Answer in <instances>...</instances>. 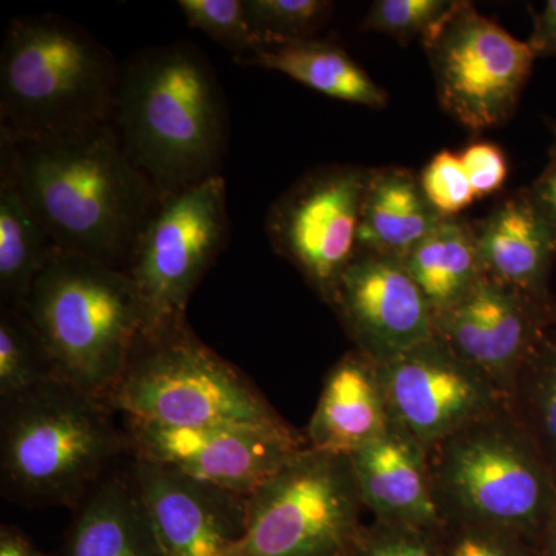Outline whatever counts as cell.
Masks as SVG:
<instances>
[{
  "instance_id": "11",
  "label": "cell",
  "mask_w": 556,
  "mask_h": 556,
  "mask_svg": "<svg viewBox=\"0 0 556 556\" xmlns=\"http://www.w3.org/2000/svg\"><path fill=\"white\" fill-rule=\"evenodd\" d=\"M368 167L325 166L298 179L266 217L270 247L331 306L340 278L358 254Z\"/></svg>"
},
{
  "instance_id": "5",
  "label": "cell",
  "mask_w": 556,
  "mask_h": 556,
  "mask_svg": "<svg viewBox=\"0 0 556 556\" xmlns=\"http://www.w3.org/2000/svg\"><path fill=\"white\" fill-rule=\"evenodd\" d=\"M427 450L444 526L500 530L536 551L556 507V475L510 405Z\"/></svg>"
},
{
  "instance_id": "6",
  "label": "cell",
  "mask_w": 556,
  "mask_h": 556,
  "mask_svg": "<svg viewBox=\"0 0 556 556\" xmlns=\"http://www.w3.org/2000/svg\"><path fill=\"white\" fill-rule=\"evenodd\" d=\"M22 311L58 378L101 401L123 376L148 325L129 274L58 249Z\"/></svg>"
},
{
  "instance_id": "22",
  "label": "cell",
  "mask_w": 556,
  "mask_h": 556,
  "mask_svg": "<svg viewBox=\"0 0 556 556\" xmlns=\"http://www.w3.org/2000/svg\"><path fill=\"white\" fill-rule=\"evenodd\" d=\"M240 65L283 73L303 86L334 100L383 109L388 93L342 47L327 40H303L278 49H263L237 60Z\"/></svg>"
},
{
  "instance_id": "2",
  "label": "cell",
  "mask_w": 556,
  "mask_h": 556,
  "mask_svg": "<svg viewBox=\"0 0 556 556\" xmlns=\"http://www.w3.org/2000/svg\"><path fill=\"white\" fill-rule=\"evenodd\" d=\"M110 124L163 200L222 175L225 93L206 54L188 42L149 47L121 65Z\"/></svg>"
},
{
  "instance_id": "9",
  "label": "cell",
  "mask_w": 556,
  "mask_h": 556,
  "mask_svg": "<svg viewBox=\"0 0 556 556\" xmlns=\"http://www.w3.org/2000/svg\"><path fill=\"white\" fill-rule=\"evenodd\" d=\"M439 104L470 131L503 126L514 116L536 54L466 0L422 42Z\"/></svg>"
},
{
  "instance_id": "29",
  "label": "cell",
  "mask_w": 556,
  "mask_h": 556,
  "mask_svg": "<svg viewBox=\"0 0 556 556\" xmlns=\"http://www.w3.org/2000/svg\"><path fill=\"white\" fill-rule=\"evenodd\" d=\"M178 7L190 27L204 33L223 49L232 51L236 60L263 50L249 27L244 0H181Z\"/></svg>"
},
{
  "instance_id": "21",
  "label": "cell",
  "mask_w": 556,
  "mask_h": 556,
  "mask_svg": "<svg viewBox=\"0 0 556 556\" xmlns=\"http://www.w3.org/2000/svg\"><path fill=\"white\" fill-rule=\"evenodd\" d=\"M442 219L412 170L371 169L362 203L358 251L404 260Z\"/></svg>"
},
{
  "instance_id": "37",
  "label": "cell",
  "mask_w": 556,
  "mask_h": 556,
  "mask_svg": "<svg viewBox=\"0 0 556 556\" xmlns=\"http://www.w3.org/2000/svg\"><path fill=\"white\" fill-rule=\"evenodd\" d=\"M538 556H556V507L536 546Z\"/></svg>"
},
{
  "instance_id": "31",
  "label": "cell",
  "mask_w": 556,
  "mask_h": 556,
  "mask_svg": "<svg viewBox=\"0 0 556 556\" xmlns=\"http://www.w3.org/2000/svg\"><path fill=\"white\" fill-rule=\"evenodd\" d=\"M348 556H444V552L439 532L375 521L364 526Z\"/></svg>"
},
{
  "instance_id": "7",
  "label": "cell",
  "mask_w": 556,
  "mask_h": 556,
  "mask_svg": "<svg viewBox=\"0 0 556 556\" xmlns=\"http://www.w3.org/2000/svg\"><path fill=\"white\" fill-rule=\"evenodd\" d=\"M104 402L161 426L291 428L239 369L197 338L186 318L142 332Z\"/></svg>"
},
{
  "instance_id": "24",
  "label": "cell",
  "mask_w": 556,
  "mask_h": 556,
  "mask_svg": "<svg viewBox=\"0 0 556 556\" xmlns=\"http://www.w3.org/2000/svg\"><path fill=\"white\" fill-rule=\"evenodd\" d=\"M56 251L9 167L0 164V302L22 309Z\"/></svg>"
},
{
  "instance_id": "34",
  "label": "cell",
  "mask_w": 556,
  "mask_h": 556,
  "mask_svg": "<svg viewBox=\"0 0 556 556\" xmlns=\"http://www.w3.org/2000/svg\"><path fill=\"white\" fill-rule=\"evenodd\" d=\"M527 42L536 58L556 56V0H547L533 13V30Z\"/></svg>"
},
{
  "instance_id": "25",
  "label": "cell",
  "mask_w": 556,
  "mask_h": 556,
  "mask_svg": "<svg viewBox=\"0 0 556 556\" xmlns=\"http://www.w3.org/2000/svg\"><path fill=\"white\" fill-rule=\"evenodd\" d=\"M508 405L556 475V336L547 332L522 368Z\"/></svg>"
},
{
  "instance_id": "4",
  "label": "cell",
  "mask_w": 556,
  "mask_h": 556,
  "mask_svg": "<svg viewBox=\"0 0 556 556\" xmlns=\"http://www.w3.org/2000/svg\"><path fill=\"white\" fill-rule=\"evenodd\" d=\"M119 76L115 56L72 21H13L0 54V135L50 138L110 124Z\"/></svg>"
},
{
  "instance_id": "39",
  "label": "cell",
  "mask_w": 556,
  "mask_h": 556,
  "mask_svg": "<svg viewBox=\"0 0 556 556\" xmlns=\"http://www.w3.org/2000/svg\"><path fill=\"white\" fill-rule=\"evenodd\" d=\"M552 321H554V325H556V302H554V305H552Z\"/></svg>"
},
{
  "instance_id": "20",
  "label": "cell",
  "mask_w": 556,
  "mask_h": 556,
  "mask_svg": "<svg viewBox=\"0 0 556 556\" xmlns=\"http://www.w3.org/2000/svg\"><path fill=\"white\" fill-rule=\"evenodd\" d=\"M62 556H164L131 475H105L80 501Z\"/></svg>"
},
{
  "instance_id": "3",
  "label": "cell",
  "mask_w": 556,
  "mask_h": 556,
  "mask_svg": "<svg viewBox=\"0 0 556 556\" xmlns=\"http://www.w3.org/2000/svg\"><path fill=\"white\" fill-rule=\"evenodd\" d=\"M113 413L60 378L2 401L3 493L27 507H78L110 464L130 450Z\"/></svg>"
},
{
  "instance_id": "17",
  "label": "cell",
  "mask_w": 556,
  "mask_h": 556,
  "mask_svg": "<svg viewBox=\"0 0 556 556\" xmlns=\"http://www.w3.org/2000/svg\"><path fill=\"white\" fill-rule=\"evenodd\" d=\"M362 503L376 521L439 530L444 527L431 484L428 450L397 424L350 455Z\"/></svg>"
},
{
  "instance_id": "38",
  "label": "cell",
  "mask_w": 556,
  "mask_h": 556,
  "mask_svg": "<svg viewBox=\"0 0 556 556\" xmlns=\"http://www.w3.org/2000/svg\"><path fill=\"white\" fill-rule=\"evenodd\" d=\"M547 126L551 129V134L554 135V141H556V119H548Z\"/></svg>"
},
{
  "instance_id": "30",
  "label": "cell",
  "mask_w": 556,
  "mask_h": 556,
  "mask_svg": "<svg viewBox=\"0 0 556 556\" xmlns=\"http://www.w3.org/2000/svg\"><path fill=\"white\" fill-rule=\"evenodd\" d=\"M419 178L431 206L444 218L459 217L477 200L459 153L441 150Z\"/></svg>"
},
{
  "instance_id": "16",
  "label": "cell",
  "mask_w": 556,
  "mask_h": 556,
  "mask_svg": "<svg viewBox=\"0 0 556 556\" xmlns=\"http://www.w3.org/2000/svg\"><path fill=\"white\" fill-rule=\"evenodd\" d=\"M131 477L164 556H229L243 538L248 496L141 457Z\"/></svg>"
},
{
  "instance_id": "36",
  "label": "cell",
  "mask_w": 556,
  "mask_h": 556,
  "mask_svg": "<svg viewBox=\"0 0 556 556\" xmlns=\"http://www.w3.org/2000/svg\"><path fill=\"white\" fill-rule=\"evenodd\" d=\"M0 556H47L28 540L20 529L2 526L0 530Z\"/></svg>"
},
{
  "instance_id": "23",
  "label": "cell",
  "mask_w": 556,
  "mask_h": 556,
  "mask_svg": "<svg viewBox=\"0 0 556 556\" xmlns=\"http://www.w3.org/2000/svg\"><path fill=\"white\" fill-rule=\"evenodd\" d=\"M434 311V317L466 298L484 278L477 229L460 217L444 218L402 260Z\"/></svg>"
},
{
  "instance_id": "15",
  "label": "cell",
  "mask_w": 556,
  "mask_h": 556,
  "mask_svg": "<svg viewBox=\"0 0 556 556\" xmlns=\"http://www.w3.org/2000/svg\"><path fill=\"white\" fill-rule=\"evenodd\" d=\"M331 308L357 350L379 365L434 336V311L402 260L358 251Z\"/></svg>"
},
{
  "instance_id": "19",
  "label": "cell",
  "mask_w": 556,
  "mask_h": 556,
  "mask_svg": "<svg viewBox=\"0 0 556 556\" xmlns=\"http://www.w3.org/2000/svg\"><path fill=\"white\" fill-rule=\"evenodd\" d=\"M391 422L379 364L354 348L329 369L306 428V444L350 456L382 437Z\"/></svg>"
},
{
  "instance_id": "33",
  "label": "cell",
  "mask_w": 556,
  "mask_h": 556,
  "mask_svg": "<svg viewBox=\"0 0 556 556\" xmlns=\"http://www.w3.org/2000/svg\"><path fill=\"white\" fill-rule=\"evenodd\" d=\"M459 156L477 199L493 195L506 185L508 164L500 146L477 141L467 146Z\"/></svg>"
},
{
  "instance_id": "12",
  "label": "cell",
  "mask_w": 556,
  "mask_h": 556,
  "mask_svg": "<svg viewBox=\"0 0 556 556\" xmlns=\"http://www.w3.org/2000/svg\"><path fill=\"white\" fill-rule=\"evenodd\" d=\"M127 419L135 457L174 468L204 484L249 496L303 448L294 428L241 426L169 427Z\"/></svg>"
},
{
  "instance_id": "8",
  "label": "cell",
  "mask_w": 556,
  "mask_h": 556,
  "mask_svg": "<svg viewBox=\"0 0 556 556\" xmlns=\"http://www.w3.org/2000/svg\"><path fill=\"white\" fill-rule=\"evenodd\" d=\"M362 508L351 457L303 448L248 496L229 556H348Z\"/></svg>"
},
{
  "instance_id": "35",
  "label": "cell",
  "mask_w": 556,
  "mask_h": 556,
  "mask_svg": "<svg viewBox=\"0 0 556 556\" xmlns=\"http://www.w3.org/2000/svg\"><path fill=\"white\" fill-rule=\"evenodd\" d=\"M527 190L536 206L556 229V141L548 150L546 167Z\"/></svg>"
},
{
  "instance_id": "13",
  "label": "cell",
  "mask_w": 556,
  "mask_h": 556,
  "mask_svg": "<svg viewBox=\"0 0 556 556\" xmlns=\"http://www.w3.org/2000/svg\"><path fill=\"white\" fill-rule=\"evenodd\" d=\"M379 368L391 419L427 448L508 404L437 334Z\"/></svg>"
},
{
  "instance_id": "27",
  "label": "cell",
  "mask_w": 556,
  "mask_h": 556,
  "mask_svg": "<svg viewBox=\"0 0 556 556\" xmlns=\"http://www.w3.org/2000/svg\"><path fill=\"white\" fill-rule=\"evenodd\" d=\"M332 7L327 0H244L249 27L263 49L316 39Z\"/></svg>"
},
{
  "instance_id": "26",
  "label": "cell",
  "mask_w": 556,
  "mask_h": 556,
  "mask_svg": "<svg viewBox=\"0 0 556 556\" xmlns=\"http://www.w3.org/2000/svg\"><path fill=\"white\" fill-rule=\"evenodd\" d=\"M58 378L53 362L22 309L0 313V399H11Z\"/></svg>"
},
{
  "instance_id": "28",
  "label": "cell",
  "mask_w": 556,
  "mask_h": 556,
  "mask_svg": "<svg viewBox=\"0 0 556 556\" xmlns=\"http://www.w3.org/2000/svg\"><path fill=\"white\" fill-rule=\"evenodd\" d=\"M457 0H376L365 16V30L382 33L402 46L430 38L452 11Z\"/></svg>"
},
{
  "instance_id": "32",
  "label": "cell",
  "mask_w": 556,
  "mask_h": 556,
  "mask_svg": "<svg viewBox=\"0 0 556 556\" xmlns=\"http://www.w3.org/2000/svg\"><path fill=\"white\" fill-rule=\"evenodd\" d=\"M439 540L444 556H538L521 538L482 527L445 525Z\"/></svg>"
},
{
  "instance_id": "10",
  "label": "cell",
  "mask_w": 556,
  "mask_h": 556,
  "mask_svg": "<svg viewBox=\"0 0 556 556\" xmlns=\"http://www.w3.org/2000/svg\"><path fill=\"white\" fill-rule=\"evenodd\" d=\"M229 236L222 175L163 200L129 269L148 316L144 331L185 320L190 295L225 251Z\"/></svg>"
},
{
  "instance_id": "18",
  "label": "cell",
  "mask_w": 556,
  "mask_h": 556,
  "mask_svg": "<svg viewBox=\"0 0 556 556\" xmlns=\"http://www.w3.org/2000/svg\"><path fill=\"white\" fill-rule=\"evenodd\" d=\"M475 229L486 278L552 302L548 277L556 260V229L527 188L501 200Z\"/></svg>"
},
{
  "instance_id": "14",
  "label": "cell",
  "mask_w": 556,
  "mask_h": 556,
  "mask_svg": "<svg viewBox=\"0 0 556 556\" xmlns=\"http://www.w3.org/2000/svg\"><path fill=\"white\" fill-rule=\"evenodd\" d=\"M552 305L484 277L434 317V334L510 399L522 368L554 325Z\"/></svg>"
},
{
  "instance_id": "1",
  "label": "cell",
  "mask_w": 556,
  "mask_h": 556,
  "mask_svg": "<svg viewBox=\"0 0 556 556\" xmlns=\"http://www.w3.org/2000/svg\"><path fill=\"white\" fill-rule=\"evenodd\" d=\"M0 164L58 251L129 274L163 199L124 152L112 124L50 138L0 135Z\"/></svg>"
}]
</instances>
